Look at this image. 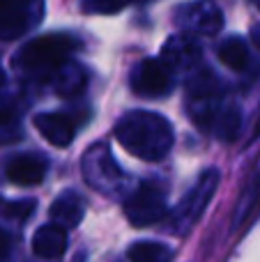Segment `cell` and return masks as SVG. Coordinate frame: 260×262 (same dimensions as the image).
Masks as SVG:
<instances>
[{"label":"cell","mask_w":260,"mask_h":262,"mask_svg":"<svg viewBox=\"0 0 260 262\" xmlns=\"http://www.w3.org/2000/svg\"><path fill=\"white\" fill-rule=\"evenodd\" d=\"M115 138L127 152L143 161H161L175 143V129L168 118L152 111H129L115 122Z\"/></svg>","instance_id":"1"},{"label":"cell","mask_w":260,"mask_h":262,"mask_svg":"<svg viewBox=\"0 0 260 262\" xmlns=\"http://www.w3.org/2000/svg\"><path fill=\"white\" fill-rule=\"evenodd\" d=\"M76 41L67 35H44L28 41L16 53V67L32 76H55L64 62H69Z\"/></svg>","instance_id":"2"},{"label":"cell","mask_w":260,"mask_h":262,"mask_svg":"<svg viewBox=\"0 0 260 262\" xmlns=\"http://www.w3.org/2000/svg\"><path fill=\"white\" fill-rule=\"evenodd\" d=\"M219 182H221V175L216 168H207V170H203L201 175H198L193 186L184 193V198L180 200L178 207H175L168 216V228L173 235L184 237L193 230V226L201 221L207 205L214 198L216 189H219Z\"/></svg>","instance_id":"3"},{"label":"cell","mask_w":260,"mask_h":262,"mask_svg":"<svg viewBox=\"0 0 260 262\" xmlns=\"http://www.w3.org/2000/svg\"><path fill=\"white\" fill-rule=\"evenodd\" d=\"M81 170L88 186L99 191L101 195H118L127 191V172L113 157L109 143H95L88 147L81 159Z\"/></svg>","instance_id":"4"},{"label":"cell","mask_w":260,"mask_h":262,"mask_svg":"<svg viewBox=\"0 0 260 262\" xmlns=\"http://www.w3.org/2000/svg\"><path fill=\"white\" fill-rule=\"evenodd\" d=\"M166 212H168V207H166V189L159 182H143L124 200V214H127L129 223L136 228L155 226L166 216Z\"/></svg>","instance_id":"5"},{"label":"cell","mask_w":260,"mask_h":262,"mask_svg":"<svg viewBox=\"0 0 260 262\" xmlns=\"http://www.w3.org/2000/svg\"><path fill=\"white\" fill-rule=\"evenodd\" d=\"M44 0H0V39L12 41L39 26Z\"/></svg>","instance_id":"6"},{"label":"cell","mask_w":260,"mask_h":262,"mask_svg":"<svg viewBox=\"0 0 260 262\" xmlns=\"http://www.w3.org/2000/svg\"><path fill=\"white\" fill-rule=\"evenodd\" d=\"M175 26L191 35L212 37L224 28V14L212 0H193L175 9Z\"/></svg>","instance_id":"7"},{"label":"cell","mask_w":260,"mask_h":262,"mask_svg":"<svg viewBox=\"0 0 260 262\" xmlns=\"http://www.w3.org/2000/svg\"><path fill=\"white\" fill-rule=\"evenodd\" d=\"M203 58L201 44L191 32H180L166 39L164 49H161V62L170 69V74H191L198 69Z\"/></svg>","instance_id":"8"},{"label":"cell","mask_w":260,"mask_h":262,"mask_svg":"<svg viewBox=\"0 0 260 262\" xmlns=\"http://www.w3.org/2000/svg\"><path fill=\"white\" fill-rule=\"evenodd\" d=\"M129 83H132V90L138 97H150L152 99V97L168 95L170 88H173V74L161 62V58L159 60L150 58V60H141L134 67Z\"/></svg>","instance_id":"9"},{"label":"cell","mask_w":260,"mask_h":262,"mask_svg":"<svg viewBox=\"0 0 260 262\" xmlns=\"http://www.w3.org/2000/svg\"><path fill=\"white\" fill-rule=\"evenodd\" d=\"M46 159L41 154H16L7 161L5 166V175L12 184L18 186H35L44 180L46 175Z\"/></svg>","instance_id":"10"},{"label":"cell","mask_w":260,"mask_h":262,"mask_svg":"<svg viewBox=\"0 0 260 262\" xmlns=\"http://www.w3.org/2000/svg\"><path fill=\"white\" fill-rule=\"evenodd\" d=\"M67 249V228L60 223H46L32 235V251L44 260H55Z\"/></svg>","instance_id":"11"},{"label":"cell","mask_w":260,"mask_h":262,"mask_svg":"<svg viewBox=\"0 0 260 262\" xmlns=\"http://www.w3.org/2000/svg\"><path fill=\"white\" fill-rule=\"evenodd\" d=\"M35 129L55 147H67L74 138V122L64 113H39L35 118Z\"/></svg>","instance_id":"12"},{"label":"cell","mask_w":260,"mask_h":262,"mask_svg":"<svg viewBox=\"0 0 260 262\" xmlns=\"http://www.w3.org/2000/svg\"><path fill=\"white\" fill-rule=\"evenodd\" d=\"M226 104L219 99V95H207V97H191L189 104V115H191L193 124L198 129L214 131L216 122H219L221 113H224Z\"/></svg>","instance_id":"13"},{"label":"cell","mask_w":260,"mask_h":262,"mask_svg":"<svg viewBox=\"0 0 260 262\" xmlns=\"http://www.w3.org/2000/svg\"><path fill=\"white\" fill-rule=\"evenodd\" d=\"M83 214H85V200L81 198L74 191H64L60 198H55V203L51 205V219L55 223L64 228L78 226L83 221Z\"/></svg>","instance_id":"14"},{"label":"cell","mask_w":260,"mask_h":262,"mask_svg":"<svg viewBox=\"0 0 260 262\" xmlns=\"http://www.w3.org/2000/svg\"><path fill=\"white\" fill-rule=\"evenodd\" d=\"M85 69L78 67L76 62H64L62 67L55 72V90L62 97H76L85 88Z\"/></svg>","instance_id":"15"},{"label":"cell","mask_w":260,"mask_h":262,"mask_svg":"<svg viewBox=\"0 0 260 262\" xmlns=\"http://www.w3.org/2000/svg\"><path fill=\"white\" fill-rule=\"evenodd\" d=\"M219 58H221V62L228 69H233V72H244V69L249 67L251 55H249V46L244 44V39H240V37H228V39L219 46Z\"/></svg>","instance_id":"16"},{"label":"cell","mask_w":260,"mask_h":262,"mask_svg":"<svg viewBox=\"0 0 260 262\" xmlns=\"http://www.w3.org/2000/svg\"><path fill=\"white\" fill-rule=\"evenodd\" d=\"M132 262H170L173 251L161 242H134L127 251Z\"/></svg>","instance_id":"17"},{"label":"cell","mask_w":260,"mask_h":262,"mask_svg":"<svg viewBox=\"0 0 260 262\" xmlns=\"http://www.w3.org/2000/svg\"><path fill=\"white\" fill-rule=\"evenodd\" d=\"M240 129H242V111L226 104L224 113H221L219 122H216V127H214V134L224 140H235Z\"/></svg>","instance_id":"18"},{"label":"cell","mask_w":260,"mask_h":262,"mask_svg":"<svg viewBox=\"0 0 260 262\" xmlns=\"http://www.w3.org/2000/svg\"><path fill=\"white\" fill-rule=\"evenodd\" d=\"M132 0H83V9L88 14H115Z\"/></svg>","instance_id":"19"},{"label":"cell","mask_w":260,"mask_h":262,"mask_svg":"<svg viewBox=\"0 0 260 262\" xmlns=\"http://www.w3.org/2000/svg\"><path fill=\"white\" fill-rule=\"evenodd\" d=\"M32 209V203H14V205H5V214L7 216H21L26 219Z\"/></svg>","instance_id":"20"},{"label":"cell","mask_w":260,"mask_h":262,"mask_svg":"<svg viewBox=\"0 0 260 262\" xmlns=\"http://www.w3.org/2000/svg\"><path fill=\"white\" fill-rule=\"evenodd\" d=\"M9 251V237L5 232H0V258H5Z\"/></svg>","instance_id":"21"},{"label":"cell","mask_w":260,"mask_h":262,"mask_svg":"<svg viewBox=\"0 0 260 262\" xmlns=\"http://www.w3.org/2000/svg\"><path fill=\"white\" fill-rule=\"evenodd\" d=\"M251 39H253V44H256V46H258V51H260V23L251 28Z\"/></svg>","instance_id":"22"},{"label":"cell","mask_w":260,"mask_h":262,"mask_svg":"<svg viewBox=\"0 0 260 262\" xmlns=\"http://www.w3.org/2000/svg\"><path fill=\"white\" fill-rule=\"evenodd\" d=\"M3 85H5V72L0 69V88H3Z\"/></svg>","instance_id":"23"},{"label":"cell","mask_w":260,"mask_h":262,"mask_svg":"<svg viewBox=\"0 0 260 262\" xmlns=\"http://www.w3.org/2000/svg\"><path fill=\"white\" fill-rule=\"evenodd\" d=\"M256 136H260V124H258V129H256Z\"/></svg>","instance_id":"24"}]
</instances>
